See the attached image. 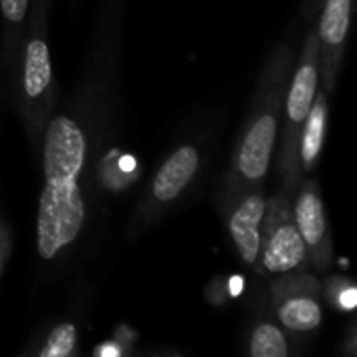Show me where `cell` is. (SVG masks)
Returning a JSON list of instances; mask_svg holds the SVG:
<instances>
[{"instance_id": "7a4b0ae2", "label": "cell", "mask_w": 357, "mask_h": 357, "mask_svg": "<svg viewBox=\"0 0 357 357\" xmlns=\"http://www.w3.org/2000/svg\"><path fill=\"white\" fill-rule=\"evenodd\" d=\"M293 65V42L284 40L272 48L259 73V82L255 86L251 109L241 130L230 169L249 184L266 186V178L270 174L272 159L276 153L282 105Z\"/></svg>"}, {"instance_id": "8992f818", "label": "cell", "mask_w": 357, "mask_h": 357, "mask_svg": "<svg viewBox=\"0 0 357 357\" xmlns=\"http://www.w3.org/2000/svg\"><path fill=\"white\" fill-rule=\"evenodd\" d=\"M220 209L226 230L238 257L255 268L259 253V232L266 213V186L249 184L228 172L222 180Z\"/></svg>"}, {"instance_id": "7c38bea8", "label": "cell", "mask_w": 357, "mask_h": 357, "mask_svg": "<svg viewBox=\"0 0 357 357\" xmlns=\"http://www.w3.org/2000/svg\"><path fill=\"white\" fill-rule=\"evenodd\" d=\"M249 356L253 357H289V335L278 322L261 320L249 335Z\"/></svg>"}, {"instance_id": "30bf717a", "label": "cell", "mask_w": 357, "mask_h": 357, "mask_svg": "<svg viewBox=\"0 0 357 357\" xmlns=\"http://www.w3.org/2000/svg\"><path fill=\"white\" fill-rule=\"evenodd\" d=\"M351 13L354 0H326L320 21L316 25L320 50V86L326 94L335 92L337 88L351 25Z\"/></svg>"}, {"instance_id": "5bb4252c", "label": "cell", "mask_w": 357, "mask_h": 357, "mask_svg": "<svg viewBox=\"0 0 357 357\" xmlns=\"http://www.w3.org/2000/svg\"><path fill=\"white\" fill-rule=\"evenodd\" d=\"M77 345V328L71 322H61L54 326L44 343V347L38 351L40 357H67L75 354Z\"/></svg>"}, {"instance_id": "8fae6325", "label": "cell", "mask_w": 357, "mask_h": 357, "mask_svg": "<svg viewBox=\"0 0 357 357\" xmlns=\"http://www.w3.org/2000/svg\"><path fill=\"white\" fill-rule=\"evenodd\" d=\"M326 128H328V94L322 88H318L314 105L310 109V115L299 136V167L303 176L310 174L320 159L326 138Z\"/></svg>"}, {"instance_id": "5b68a950", "label": "cell", "mask_w": 357, "mask_h": 357, "mask_svg": "<svg viewBox=\"0 0 357 357\" xmlns=\"http://www.w3.org/2000/svg\"><path fill=\"white\" fill-rule=\"evenodd\" d=\"M255 268L264 276L312 272L307 249L293 215V197L280 188L266 199V213L259 232V253Z\"/></svg>"}, {"instance_id": "3957f363", "label": "cell", "mask_w": 357, "mask_h": 357, "mask_svg": "<svg viewBox=\"0 0 357 357\" xmlns=\"http://www.w3.org/2000/svg\"><path fill=\"white\" fill-rule=\"evenodd\" d=\"M320 88V50H318V31L316 25L307 29L299 56H295L293 73L287 86L282 117L278 128V157L276 172L280 176L282 188L293 197L303 182V174L299 167V136L303 123L314 105L316 92Z\"/></svg>"}, {"instance_id": "9c48e42d", "label": "cell", "mask_w": 357, "mask_h": 357, "mask_svg": "<svg viewBox=\"0 0 357 357\" xmlns=\"http://www.w3.org/2000/svg\"><path fill=\"white\" fill-rule=\"evenodd\" d=\"M293 215L307 249L310 270L326 274L333 264V230L326 215V205L316 180H305L293 195Z\"/></svg>"}, {"instance_id": "6da1fadb", "label": "cell", "mask_w": 357, "mask_h": 357, "mask_svg": "<svg viewBox=\"0 0 357 357\" xmlns=\"http://www.w3.org/2000/svg\"><path fill=\"white\" fill-rule=\"evenodd\" d=\"M88 157V134L71 113L50 115L42 132L44 184L36 213V251L54 261L75 245L86 224L82 174Z\"/></svg>"}, {"instance_id": "4fadbf2b", "label": "cell", "mask_w": 357, "mask_h": 357, "mask_svg": "<svg viewBox=\"0 0 357 357\" xmlns=\"http://www.w3.org/2000/svg\"><path fill=\"white\" fill-rule=\"evenodd\" d=\"M27 8H29V0H0V15H2V25H4V48H6L4 61L8 69H13L15 65L17 38L21 36Z\"/></svg>"}, {"instance_id": "ba28073f", "label": "cell", "mask_w": 357, "mask_h": 357, "mask_svg": "<svg viewBox=\"0 0 357 357\" xmlns=\"http://www.w3.org/2000/svg\"><path fill=\"white\" fill-rule=\"evenodd\" d=\"M203 165V153L199 144L195 142H184L178 149L169 153V157L159 165L149 192L138 209L136 226H146L155 222L161 211L172 207L195 182Z\"/></svg>"}, {"instance_id": "2e32d148", "label": "cell", "mask_w": 357, "mask_h": 357, "mask_svg": "<svg viewBox=\"0 0 357 357\" xmlns=\"http://www.w3.org/2000/svg\"><path fill=\"white\" fill-rule=\"evenodd\" d=\"M10 247H13V241H10V230L8 226L0 220V278H2V272L6 268V261L10 257Z\"/></svg>"}, {"instance_id": "e0dca14e", "label": "cell", "mask_w": 357, "mask_h": 357, "mask_svg": "<svg viewBox=\"0 0 357 357\" xmlns=\"http://www.w3.org/2000/svg\"><path fill=\"white\" fill-rule=\"evenodd\" d=\"M347 354L349 356H356V322L351 324V328H349V335H347Z\"/></svg>"}, {"instance_id": "52a82bcc", "label": "cell", "mask_w": 357, "mask_h": 357, "mask_svg": "<svg viewBox=\"0 0 357 357\" xmlns=\"http://www.w3.org/2000/svg\"><path fill=\"white\" fill-rule=\"evenodd\" d=\"M272 310L287 335L310 337L324 322L322 280L314 272H293L276 276L270 284Z\"/></svg>"}, {"instance_id": "9a60e30c", "label": "cell", "mask_w": 357, "mask_h": 357, "mask_svg": "<svg viewBox=\"0 0 357 357\" xmlns=\"http://www.w3.org/2000/svg\"><path fill=\"white\" fill-rule=\"evenodd\" d=\"M322 299L335 310L351 312L357 303V291L347 276H331L322 282Z\"/></svg>"}, {"instance_id": "277c9868", "label": "cell", "mask_w": 357, "mask_h": 357, "mask_svg": "<svg viewBox=\"0 0 357 357\" xmlns=\"http://www.w3.org/2000/svg\"><path fill=\"white\" fill-rule=\"evenodd\" d=\"M54 73L46 42V2L38 0L19 61V109L31 142L40 138L54 107Z\"/></svg>"}]
</instances>
